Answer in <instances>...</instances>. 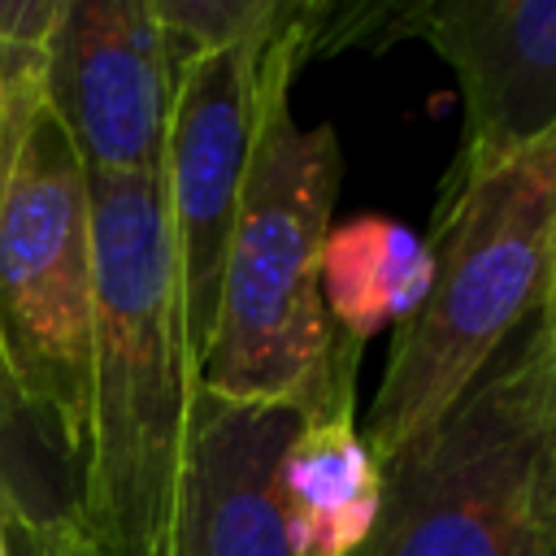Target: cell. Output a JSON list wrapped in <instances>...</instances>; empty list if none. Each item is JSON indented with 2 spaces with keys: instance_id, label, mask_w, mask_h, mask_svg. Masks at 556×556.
Masks as SVG:
<instances>
[{
  "instance_id": "6da1fadb",
  "label": "cell",
  "mask_w": 556,
  "mask_h": 556,
  "mask_svg": "<svg viewBox=\"0 0 556 556\" xmlns=\"http://www.w3.org/2000/svg\"><path fill=\"white\" fill-rule=\"evenodd\" d=\"M91 187V361L74 517L91 556H174L200 369L182 326L161 178Z\"/></svg>"
},
{
  "instance_id": "7a4b0ae2",
  "label": "cell",
  "mask_w": 556,
  "mask_h": 556,
  "mask_svg": "<svg viewBox=\"0 0 556 556\" xmlns=\"http://www.w3.org/2000/svg\"><path fill=\"white\" fill-rule=\"evenodd\" d=\"M317 13L321 4L304 0L274 52L200 361V391L300 417L352 408L361 348L334 330L321 300V243L343 178L339 139L326 122L304 130L291 113V78L313 56Z\"/></svg>"
},
{
  "instance_id": "3957f363",
  "label": "cell",
  "mask_w": 556,
  "mask_h": 556,
  "mask_svg": "<svg viewBox=\"0 0 556 556\" xmlns=\"http://www.w3.org/2000/svg\"><path fill=\"white\" fill-rule=\"evenodd\" d=\"M426 243L434 256L430 295L395 330L361 430L374 460L439 421L543 308L556 269V126L486 169H447Z\"/></svg>"
},
{
  "instance_id": "277c9868",
  "label": "cell",
  "mask_w": 556,
  "mask_h": 556,
  "mask_svg": "<svg viewBox=\"0 0 556 556\" xmlns=\"http://www.w3.org/2000/svg\"><path fill=\"white\" fill-rule=\"evenodd\" d=\"M378 473V513L352 556H556V408L539 313Z\"/></svg>"
},
{
  "instance_id": "5b68a950",
  "label": "cell",
  "mask_w": 556,
  "mask_h": 556,
  "mask_svg": "<svg viewBox=\"0 0 556 556\" xmlns=\"http://www.w3.org/2000/svg\"><path fill=\"white\" fill-rule=\"evenodd\" d=\"M43 48L0 39V378L78 465L96 304L91 187L43 109Z\"/></svg>"
},
{
  "instance_id": "8992f818",
  "label": "cell",
  "mask_w": 556,
  "mask_h": 556,
  "mask_svg": "<svg viewBox=\"0 0 556 556\" xmlns=\"http://www.w3.org/2000/svg\"><path fill=\"white\" fill-rule=\"evenodd\" d=\"M300 9L304 0H295L291 17L269 35L204 52L174 74L161 187H165L169 243L178 265L182 326H187L195 369L204 361L213 317H217L222 265H226L252 143H256L265 87L274 74V52L287 26L300 17Z\"/></svg>"
},
{
  "instance_id": "52a82bcc",
  "label": "cell",
  "mask_w": 556,
  "mask_h": 556,
  "mask_svg": "<svg viewBox=\"0 0 556 556\" xmlns=\"http://www.w3.org/2000/svg\"><path fill=\"white\" fill-rule=\"evenodd\" d=\"M174 70L152 0H61L43 109L87 178H161Z\"/></svg>"
},
{
  "instance_id": "ba28073f",
  "label": "cell",
  "mask_w": 556,
  "mask_h": 556,
  "mask_svg": "<svg viewBox=\"0 0 556 556\" xmlns=\"http://www.w3.org/2000/svg\"><path fill=\"white\" fill-rule=\"evenodd\" d=\"M395 35L426 39L456 70L465 143L452 169H486L556 126V0L395 4Z\"/></svg>"
},
{
  "instance_id": "9c48e42d",
  "label": "cell",
  "mask_w": 556,
  "mask_h": 556,
  "mask_svg": "<svg viewBox=\"0 0 556 556\" xmlns=\"http://www.w3.org/2000/svg\"><path fill=\"white\" fill-rule=\"evenodd\" d=\"M295 426L282 404L195 391L174 556H291L278 465Z\"/></svg>"
},
{
  "instance_id": "30bf717a",
  "label": "cell",
  "mask_w": 556,
  "mask_h": 556,
  "mask_svg": "<svg viewBox=\"0 0 556 556\" xmlns=\"http://www.w3.org/2000/svg\"><path fill=\"white\" fill-rule=\"evenodd\" d=\"M378 491L382 473L352 408L300 417L278 465L291 556H352L374 526Z\"/></svg>"
},
{
  "instance_id": "8fae6325",
  "label": "cell",
  "mask_w": 556,
  "mask_h": 556,
  "mask_svg": "<svg viewBox=\"0 0 556 556\" xmlns=\"http://www.w3.org/2000/svg\"><path fill=\"white\" fill-rule=\"evenodd\" d=\"M434 282V256L408 226L365 213L326 230L321 243V300L334 330L352 343L387 326H404Z\"/></svg>"
},
{
  "instance_id": "7c38bea8",
  "label": "cell",
  "mask_w": 556,
  "mask_h": 556,
  "mask_svg": "<svg viewBox=\"0 0 556 556\" xmlns=\"http://www.w3.org/2000/svg\"><path fill=\"white\" fill-rule=\"evenodd\" d=\"M152 9L165 35L169 70L178 74L204 52L269 35L291 17L295 0H152Z\"/></svg>"
},
{
  "instance_id": "4fadbf2b",
  "label": "cell",
  "mask_w": 556,
  "mask_h": 556,
  "mask_svg": "<svg viewBox=\"0 0 556 556\" xmlns=\"http://www.w3.org/2000/svg\"><path fill=\"white\" fill-rule=\"evenodd\" d=\"M22 539H26V556H91V547L78 530V517H56V521H43V526H26Z\"/></svg>"
},
{
  "instance_id": "5bb4252c",
  "label": "cell",
  "mask_w": 556,
  "mask_h": 556,
  "mask_svg": "<svg viewBox=\"0 0 556 556\" xmlns=\"http://www.w3.org/2000/svg\"><path fill=\"white\" fill-rule=\"evenodd\" d=\"M17 395L4 387V378H0V508H4V500H9V482H4V439H9V430H13V417H17Z\"/></svg>"
},
{
  "instance_id": "9a60e30c",
  "label": "cell",
  "mask_w": 556,
  "mask_h": 556,
  "mask_svg": "<svg viewBox=\"0 0 556 556\" xmlns=\"http://www.w3.org/2000/svg\"><path fill=\"white\" fill-rule=\"evenodd\" d=\"M539 321H543L547 348H556V269H552V287H547V300H543V308H539Z\"/></svg>"
},
{
  "instance_id": "2e32d148",
  "label": "cell",
  "mask_w": 556,
  "mask_h": 556,
  "mask_svg": "<svg viewBox=\"0 0 556 556\" xmlns=\"http://www.w3.org/2000/svg\"><path fill=\"white\" fill-rule=\"evenodd\" d=\"M547 391H552V408H556V348H547Z\"/></svg>"
},
{
  "instance_id": "e0dca14e",
  "label": "cell",
  "mask_w": 556,
  "mask_h": 556,
  "mask_svg": "<svg viewBox=\"0 0 556 556\" xmlns=\"http://www.w3.org/2000/svg\"><path fill=\"white\" fill-rule=\"evenodd\" d=\"M0 556H9V539H4V508H0Z\"/></svg>"
},
{
  "instance_id": "ac0fdd59",
  "label": "cell",
  "mask_w": 556,
  "mask_h": 556,
  "mask_svg": "<svg viewBox=\"0 0 556 556\" xmlns=\"http://www.w3.org/2000/svg\"><path fill=\"white\" fill-rule=\"evenodd\" d=\"M0 161H4V135H0ZM4 387H9V382H4Z\"/></svg>"
}]
</instances>
